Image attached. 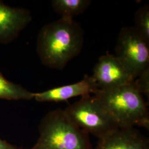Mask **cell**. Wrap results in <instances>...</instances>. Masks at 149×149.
I'll use <instances>...</instances> for the list:
<instances>
[{
    "label": "cell",
    "instance_id": "obj_1",
    "mask_svg": "<svg viewBox=\"0 0 149 149\" xmlns=\"http://www.w3.org/2000/svg\"><path fill=\"white\" fill-rule=\"evenodd\" d=\"M84 32L74 19H60L44 25L37 40V52L42 63L49 68L64 69L81 53Z\"/></svg>",
    "mask_w": 149,
    "mask_h": 149
},
{
    "label": "cell",
    "instance_id": "obj_2",
    "mask_svg": "<svg viewBox=\"0 0 149 149\" xmlns=\"http://www.w3.org/2000/svg\"><path fill=\"white\" fill-rule=\"evenodd\" d=\"M133 82L120 87L98 90L93 95L119 128L137 125L149 129V110Z\"/></svg>",
    "mask_w": 149,
    "mask_h": 149
},
{
    "label": "cell",
    "instance_id": "obj_3",
    "mask_svg": "<svg viewBox=\"0 0 149 149\" xmlns=\"http://www.w3.org/2000/svg\"><path fill=\"white\" fill-rule=\"evenodd\" d=\"M39 132L37 141L29 149H94L89 134L74 125L60 108L43 118Z\"/></svg>",
    "mask_w": 149,
    "mask_h": 149
},
{
    "label": "cell",
    "instance_id": "obj_4",
    "mask_svg": "<svg viewBox=\"0 0 149 149\" xmlns=\"http://www.w3.org/2000/svg\"><path fill=\"white\" fill-rule=\"evenodd\" d=\"M70 120L88 134L99 139L119 129L106 109L93 95L82 97L64 109Z\"/></svg>",
    "mask_w": 149,
    "mask_h": 149
},
{
    "label": "cell",
    "instance_id": "obj_5",
    "mask_svg": "<svg viewBox=\"0 0 149 149\" xmlns=\"http://www.w3.org/2000/svg\"><path fill=\"white\" fill-rule=\"evenodd\" d=\"M116 57L135 79L149 68V43L134 27H123L115 48Z\"/></svg>",
    "mask_w": 149,
    "mask_h": 149
},
{
    "label": "cell",
    "instance_id": "obj_6",
    "mask_svg": "<svg viewBox=\"0 0 149 149\" xmlns=\"http://www.w3.org/2000/svg\"><path fill=\"white\" fill-rule=\"evenodd\" d=\"M99 90H107L132 83L133 76L114 55L101 56L93 68L92 76Z\"/></svg>",
    "mask_w": 149,
    "mask_h": 149
},
{
    "label": "cell",
    "instance_id": "obj_7",
    "mask_svg": "<svg viewBox=\"0 0 149 149\" xmlns=\"http://www.w3.org/2000/svg\"><path fill=\"white\" fill-rule=\"evenodd\" d=\"M32 20L29 10L6 5L0 1V43L13 41Z\"/></svg>",
    "mask_w": 149,
    "mask_h": 149
},
{
    "label": "cell",
    "instance_id": "obj_8",
    "mask_svg": "<svg viewBox=\"0 0 149 149\" xmlns=\"http://www.w3.org/2000/svg\"><path fill=\"white\" fill-rule=\"evenodd\" d=\"M98 88L92 76L85 75L76 83L54 87L42 92L34 93V99L39 102L65 101L70 98L94 95Z\"/></svg>",
    "mask_w": 149,
    "mask_h": 149
},
{
    "label": "cell",
    "instance_id": "obj_9",
    "mask_svg": "<svg viewBox=\"0 0 149 149\" xmlns=\"http://www.w3.org/2000/svg\"><path fill=\"white\" fill-rule=\"evenodd\" d=\"M94 149H149V140L134 127L119 128L99 139Z\"/></svg>",
    "mask_w": 149,
    "mask_h": 149
},
{
    "label": "cell",
    "instance_id": "obj_10",
    "mask_svg": "<svg viewBox=\"0 0 149 149\" xmlns=\"http://www.w3.org/2000/svg\"><path fill=\"white\" fill-rule=\"evenodd\" d=\"M34 94L21 85L7 80L0 71V99L29 101L34 99Z\"/></svg>",
    "mask_w": 149,
    "mask_h": 149
},
{
    "label": "cell",
    "instance_id": "obj_11",
    "mask_svg": "<svg viewBox=\"0 0 149 149\" xmlns=\"http://www.w3.org/2000/svg\"><path fill=\"white\" fill-rule=\"evenodd\" d=\"M90 0H53L52 5L55 12L62 18L73 19L82 13L89 7Z\"/></svg>",
    "mask_w": 149,
    "mask_h": 149
},
{
    "label": "cell",
    "instance_id": "obj_12",
    "mask_svg": "<svg viewBox=\"0 0 149 149\" xmlns=\"http://www.w3.org/2000/svg\"><path fill=\"white\" fill-rule=\"evenodd\" d=\"M134 28L139 34L149 43V7L145 5L140 7L135 12Z\"/></svg>",
    "mask_w": 149,
    "mask_h": 149
},
{
    "label": "cell",
    "instance_id": "obj_13",
    "mask_svg": "<svg viewBox=\"0 0 149 149\" xmlns=\"http://www.w3.org/2000/svg\"><path fill=\"white\" fill-rule=\"evenodd\" d=\"M137 90L142 94L149 97V68L145 70L133 82Z\"/></svg>",
    "mask_w": 149,
    "mask_h": 149
},
{
    "label": "cell",
    "instance_id": "obj_14",
    "mask_svg": "<svg viewBox=\"0 0 149 149\" xmlns=\"http://www.w3.org/2000/svg\"><path fill=\"white\" fill-rule=\"evenodd\" d=\"M0 149H24L0 138Z\"/></svg>",
    "mask_w": 149,
    "mask_h": 149
}]
</instances>
